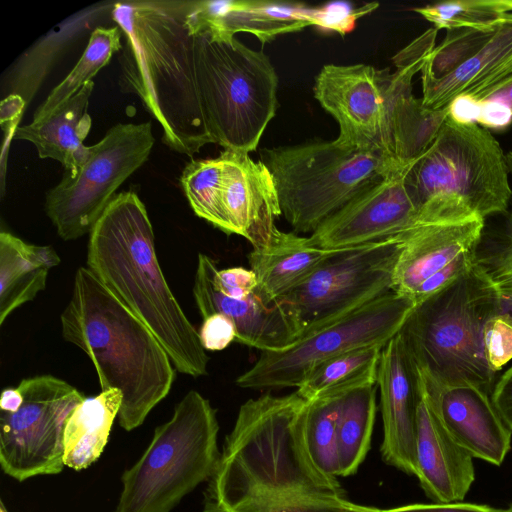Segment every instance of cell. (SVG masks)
<instances>
[{
    "mask_svg": "<svg viewBox=\"0 0 512 512\" xmlns=\"http://www.w3.org/2000/svg\"><path fill=\"white\" fill-rule=\"evenodd\" d=\"M308 401L297 391L249 399L239 408L204 492V512H234L260 497H345L337 477L314 463L305 437Z\"/></svg>",
    "mask_w": 512,
    "mask_h": 512,
    "instance_id": "6da1fadb",
    "label": "cell"
},
{
    "mask_svg": "<svg viewBox=\"0 0 512 512\" xmlns=\"http://www.w3.org/2000/svg\"><path fill=\"white\" fill-rule=\"evenodd\" d=\"M189 3H117L112 19L125 38L119 56L122 91L139 97L170 149L192 157L214 140L198 90L194 37L186 24Z\"/></svg>",
    "mask_w": 512,
    "mask_h": 512,
    "instance_id": "7a4b0ae2",
    "label": "cell"
},
{
    "mask_svg": "<svg viewBox=\"0 0 512 512\" xmlns=\"http://www.w3.org/2000/svg\"><path fill=\"white\" fill-rule=\"evenodd\" d=\"M86 263L151 330L178 372L207 375L206 350L164 277L151 221L135 192L116 194L98 218L89 233Z\"/></svg>",
    "mask_w": 512,
    "mask_h": 512,
    "instance_id": "3957f363",
    "label": "cell"
},
{
    "mask_svg": "<svg viewBox=\"0 0 512 512\" xmlns=\"http://www.w3.org/2000/svg\"><path fill=\"white\" fill-rule=\"evenodd\" d=\"M60 320L63 338L92 361L101 391H120L119 425L126 431L139 427L176 377L164 347L85 267L76 271Z\"/></svg>",
    "mask_w": 512,
    "mask_h": 512,
    "instance_id": "277c9868",
    "label": "cell"
},
{
    "mask_svg": "<svg viewBox=\"0 0 512 512\" xmlns=\"http://www.w3.org/2000/svg\"><path fill=\"white\" fill-rule=\"evenodd\" d=\"M499 313L496 291L476 263L414 307L399 331L420 374L442 386L473 385L492 394L484 327Z\"/></svg>",
    "mask_w": 512,
    "mask_h": 512,
    "instance_id": "5b68a950",
    "label": "cell"
},
{
    "mask_svg": "<svg viewBox=\"0 0 512 512\" xmlns=\"http://www.w3.org/2000/svg\"><path fill=\"white\" fill-rule=\"evenodd\" d=\"M281 215L295 233H313L353 198L404 169L376 146L314 141L263 149Z\"/></svg>",
    "mask_w": 512,
    "mask_h": 512,
    "instance_id": "8992f818",
    "label": "cell"
},
{
    "mask_svg": "<svg viewBox=\"0 0 512 512\" xmlns=\"http://www.w3.org/2000/svg\"><path fill=\"white\" fill-rule=\"evenodd\" d=\"M216 410L190 390L171 419L156 427L140 459L121 476L122 491L113 512H171L218 464Z\"/></svg>",
    "mask_w": 512,
    "mask_h": 512,
    "instance_id": "52a82bcc",
    "label": "cell"
},
{
    "mask_svg": "<svg viewBox=\"0 0 512 512\" xmlns=\"http://www.w3.org/2000/svg\"><path fill=\"white\" fill-rule=\"evenodd\" d=\"M199 95L214 143L256 150L276 114L278 76L269 58L234 37L195 35Z\"/></svg>",
    "mask_w": 512,
    "mask_h": 512,
    "instance_id": "ba28073f",
    "label": "cell"
},
{
    "mask_svg": "<svg viewBox=\"0 0 512 512\" xmlns=\"http://www.w3.org/2000/svg\"><path fill=\"white\" fill-rule=\"evenodd\" d=\"M509 175L506 153L491 132L449 115L431 145L408 167L405 184L418 210L449 199L485 219L507 211Z\"/></svg>",
    "mask_w": 512,
    "mask_h": 512,
    "instance_id": "9c48e42d",
    "label": "cell"
},
{
    "mask_svg": "<svg viewBox=\"0 0 512 512\" xmlns=\"http://www.w3.org/2000/svg\"><path fill=\"white\" fill-rule=\"evenodd\" d=\"M194 213L227 235L246 238L253 249L266 247L281 215L273 177L262 160L224 149L216 158L191 160L180 177Z\"/></svg>",
    "mask_w": 512,
    "mask_h": 512,
    "instance_id": "30bf717a",
    "label": "cell"
},
{
    "mask_svg": "<svg viewBox=\"0 0 512 512\" xmlns=\"http://www.w3.org/2000/svg\"><path fill=\"white\" fill-rule=\"evenodd\" d=\"M416 305L390 291L321 326L306 330L281 351L261 352L235 383L252 390L298 387L325 361L371 345H386L403 327Z\"/></svg>",
    "mask_w": 512,
    "mask_h": 512,
    "instance_id": "8fae6325",
    "label": "cell"
},
{
    "mask_svg": "<svg viewBox=\"0 0 512 512\" xmlns=\"http://www.w3.org/2000/svg\"><path fill=\"white\" fill-rule=\"evenodd\" d=\"M154 145L150 122L119 123L89 147L75 173L46 193L45 211L65 241L90 233L116 190L147 160Z\"/></svg>",
    "mask_w": 512,
    "mask_h": 512,
    "instance_id": "7c38bea8",
    "label": "cell"
},
{
    "mask_svg": "<svg viewBox=\"0 0 512 512\" xmlns=\"http://www.w3.org/2000/svg\"><path fill=\"white\" fill-rule=\"evenodd\" d=\"M17 387L22 394L20 406L0 414L1 468L19 482L59 474L65 466L67 420L86 397L52 375L25 378Z\"/></svg>",
    "mask_w": 512,
    "mask_h": 512,
    "instance_id": "4fadbf2b",
    "label": "cell"
},
{
    "mask_svg": "<svg viewBox=\"0 0 512 512\" xmlns=\"http://www.w3.org/2000/svg\"><path fill=\"white\" fill-rule=\"evenodd\" d=\"M403 234L333 250L300 285L281 297L306 330L326 324L390 291Z\"/></svg>",
    "mask_w": 512,
    "mask_h": 512,
    "instance_id": "5bb4252c",
    "label": "cell"
},
{
    "mask_svg": "<svg viewBox=\"0 0 512 512\" xmlns=\"http://www.w3.org/2000/svg\"><path fill=\"white\" fill-rule=\"evenodd\" d=\"M484 219L419 225L403 233L392 291L415 305L453 283L474 266Z\"/></svg>",
    "mask_w": 512,
    "mask_h": 512,
    "instance_id": "9a60e30c",
    "label": "cell"
},
{
    "mask_svg": "<svg viewBox=\"0 0 512 512\" xmlns=\"http://www.w3.org/2000/svg\"><path fill=\"white\" fill-rule=\"evenodd\" d=\"M437 29L430 28L395 57L396 70H384L385 124L380 148L395 163L408 167L436 138L449 107L432 110L412 93L413 76L435 47Z\"/></svg>",
    "mask_w": 512,
    "mask_h": 512,
    "instance_id": "2e32d148",
    "label": "cell"
},
{
    "mask_svg": "<svg viewBox=\"0 0 512 512\" xmlns=\"http://www.w3.org/2000/svg\"><path fill=\"white\" fill-rule=\"evenodd\" d=\"M408 167L392 172L353 198L311 233L309 242L320 249L339 250L381 241L419 226V210L405 184Z\"/></svg>",
    "mask_w": 512,
    "mask_h": 512,
    "instance_id": "e0dca14e",
    "label": "cell"
},
{
    "mask_svg": "<svg viewBox=\"0 0 512 512\" xmlns=\"http://www.w3.org/2000/svg\"><path fill=\"white\" fill-rule=\"evenodd\" d=\"M384 70L366 64L324 65L314 97L339 125L338 141L379 147L385 124Z\"/></svg>",
    "mask_w": 512,
    "mask_h": 512,
    "instance_id": "ac0fdd59",
    "label": "cell"
},
{
    "mask_svg": "<svg viewBox=\"0 0 512 512\" xmlns=\"http://www.w3.org/2000/svg\"><path fill=\"white\" fill-rule=\"evenodd\" d=\"M214 260L199 253L193 296L202 318L222 314L236 328V342L265 351H281L296 342L306 331L302 321L283 303L266 302L256 291L243 299L219 292L212 282Z\"/></svg>",
    "mask_w": 512,
    "mask_h": 512,
    "instance_id": "d6986e66",
    "label": "cell"
},
{
    "mask_svg": "<svg viewBox=\"0 0 512 512\" xmlns=\"http://www.w3.org/2000/svg\"><path fill=\"white\" fill-rule=\"evenodd\" d=\"M383 419L384 462L416 476V421L420 376L401 334L382 348L377 372Z\"/></svg>",
    "mask_w": 512,
    "mask_h": 512,
    "instance_id": "ffe728a7",
    "label": "cell"
},
{
    "mask_svg": "<svg viewBox=\"0 0 512 512\" xmlns=\"http://www.w3.org/2000/svg\"><path fill=\"white\" fill-rule=\"evenodd\" d=\"M419 375L433 411L449 434L473 458L501 465L511 447L512 431L492 394L473 385H438Z\"/></svg>",
    "mask_w": 512,
    "mask_h": 512,
    "instance_id": "44dd1931",
    "label": "cell"
},
{
    "mask_svg": "<svg viewBox=\"0 0 512 512\" xmlns=\"http://www.w3.org/2000/svg\"><path fill=\"white\" fill-rule=\"evenodd\" d=\"M314 8L299 3L258 0L190 1L186 24L192 36L255 35L262 43L276 36L314 26Z\"/></svg>",
    "mask_w": 512,
    "mask_h": 512,
    "instance_id": "7402d4cb",
    "label": "cell"
},
{
    "mask_svg": "<svg viewBox=\"0 0 512 512\" xmlns=\"http://www.w3.org/2000/svg\"><path fill=\"white\" fill-rule=\"evenodd\" d=\"M416 476L427 497L435 503L462 501L475 479L473 456L442 425L421 381L416 421Z\"/></svg>",
    "mask_w": 512,
    "mask_h": 512,
    "instance_id": "603a6c76",
    "label": "cell"
},
{
    "mask_svg": "<svg viewBox=\"0 0 512 512\" xmlns=\"http://www.w3.org/2000/svg\"><path fill=\"white\" fill-rule=\"evenodd\" d=\"M512 75V13L489 41L467 62L441 78L421 76L422 102L432 110L447 108L459 98L476 103Z\"/></svg>",
    "mask_w": 512,
    "mask_h": 512,
    "instance_id": "cb8c5ba5",
    "label": "cell"
},
{
    "mask_svg": "<svg viewBox=\"0 0 512 512\" xmlns=\"http://www.w3.org/2000/svg\"><path fill=\"white\" fill-rule=\"evenodd\" d=\"M93 88L91 81L46 118L18 126L14 138L31 142L40 158L57 160L66 172L75 173L89 153L83 141L92 123L87 108Z\"/></svg>",
    "mask_w": 512,
    "mask_h": 512,
    "instance_id": "d4e9b609",
    "label": "cell"
},
{
    "mask_svg": "<svg viewBox=\"0 0 512 512\" xmlns=\"http://www.w3.org/2000/svg\"><path fill=\"white\" fill-rule=\"evenodd\" d=\"M333 250L313 246L308 237L277 230L271 242L248 255L257 277L256 292L273 303L304 282Z\"/></svg>",
    "mask_w": 512,
    "mask_h": 512,
    "instance_id": "484cf974",
    "label": "cell"
},
{
    "mask_svg": "<svg viewBox=\"0 0 512 512\" xmlns=\"http://www.w3.org/2000/svg\"><path fill=\"white\" fill-rule=\"evenodd\" d=\"M51 246L30 244L0 233V325L46 287L49 271L60 263Z\"/></svg>",
    "mask_w": 512,
    "mask_h": 512,
    "instance_id": "4316f807",
    "label": "cell"
},
{
    "mask_svg": "<svg viewBox=\"0 0 512 512\" xmlns=\"http://www.w3.org/2000/svg\"><path fill=\"white\" fill-rule=\"evenodd\" d=\"M122 402L116 389L85 398L69 416L64 431V465L80 471L99 459Z\"/></svg>",
    "mask_w": 512,
    "mask_h": 512,
    "instance_id": "83f0119b",
    "label": "cell"
},
{
    "mask_svg": "<svg viewBox=\"0 0 512 512\" xmlns=\"http://www.w3.org/2000/svg\"><path fill=\"white\" fill-rule=\"evenodd\" d=\"M385 346V345H384ZM383 345L357 348L320 364L297 387L307 401L340 397L359 387L377 384Z\"/></svg>",
    "mask_w": 512,
    "mask_h": 512,
    "instance_id": "f1b7e54d",
    "label": "cell"
},
{
    "mask_svg": "<svg viewBox=\"0 0 512 512\" xmlns=\"http://www.w3.org/2000/svg\"><path fill=\"white\" fill-rule=\"evenodd\" d=\"M376 416V384L354 389L342 397L338 423L340 476L355 474L371 446Z\"/></svg>",
    "mask_w": 512,
    "mask_h": 512,
    "instance_id": "f546056e",
    "label": "cell"
},
{
    "mask_svg": "<svg viewBox=\"0 0 512 512\" xmlns=\"http://www.w3.org/2000/svg\"><path fill=\"white\" fill-rule=\"evenodd\" d=\"M121 30L118 26L97 27L71 72L48 95L34 113L33 121L49 116L59 106L73 97L85 84L108 64L114 53L122 49Z\"/></svg>",
    "mask_w": 512,
    "mask_h": 512,
    "instance_id": "4dcf8cb0",
    "label": "cell"
},
{
    "mask_svg": "<svg viewBox=\"0 0 512 512\" xmlns=\"http://www.w3.org/2000/svg\"><path fill=\"white\" fill-rule=\"evenodd\" d=\"M342 397L308 401L305 437L310 455L324 473L339 477L338 423Z\"/></svg>",
    "mask_w": 512,
    "mask_h": 512,
    "instance_id": "1f68e13d",
    "label": "cell"
},
{
    "mask_svg": "<svg viewBox=\"0 0 512 512\" xmlns=\"http://www.w3.org/2000/svg\"><path fill=\"white\" fill-rule=\"evenodd\" d=\"M439 29L497 27L512 13V0H454L414 8Z\"/></svg>",
    "mask_w": 512,
    "mask_h": 512,
    "instance_id": "d6a6232c",
    "label": "cell"
},
{
    "mask_svg": "<svg viewBox=\"0 0 512 512\" xmlns=\"http://www.w3.org/2000/svg\"><path fill=\"white\" fill-rule=\"evenodd\" d=\"M498 26L447 30L442 42L427 55L421 76L441 78L449 75L473 57L489 41Z\"/></svg>",
    "mask_w": 512,
    "mask_h": 512,
    "instance_id": "836d02e7",
    "label": "cell"
},
{
    "mask_svg": "<svg viewBox=\"0 0 512 512\" xmlns=\"http://www.w3.org/2000/svg\"><path fill=\"white\" fill-rule=\"evenodd\" d=\"M475 261L496 291L499 314L512 321V240L504 236L488 248L479 246Z\"/></svg>",
    "mask_w": 512,
    "mask_h": 512,
    "instance_id": "e575fe53",
    "label": "cell"
},
{
    "mask_svg": "<svg viewBox=\"0 0 512 512\" xmlns=\"http://www.w3.org/2000/svg\"><path fill=\"white\" fill-rule=\"evenodd\" d=\"M351 503L335 495L266 496L251 500L234 512H346Z\"/></svg>",
    "mask_w": 512,
    "mask_h": 512,
    "instance_id": "d590c367",
    "label": "cell"
},
{
    "mask_svg": "<svg viewBox=\"0 0 512 512\" xmlns=\"http://www.w3.org/2000/svg\"><path fill=\"white\" fill-rule=\"evenodd\" d=\"M485 354L491 369L498 373L512 360V321L495 314L484 327Z\"/></svg>",
    "mask_w": 512,
    "mask_h": 512,
    "instance_id": "8d00e7d4",
    "label": "cell"
},
{
    "mask_svg": "<svg viewBox=\"0 0 512 512\" xmlns=\"http://www.w3.org/2000/svg\"><path fill=\"white\" fill-rule=\"evenodd\" d=\"M377 3L367 4L354 9L348 3H329L320 8H314L313 23L325 31L345 34L353 29L356 20L376 9Z\"/></svg>",
    "mask_w": 512,
    "mask_h": 512,
    "instance_id": "74e56055",
    "label": "cell"
},
{
    "mask_svg": "<svg viewBox=\"0 0 512 512\" xmlns=\"http://www.w3.org/2000/svg\"><path fill=\"white\" fill-rule=\"evenodd\" d=\"M211 277L213 285L219 292L235 299L250 296L258 286L256 274L252 269L241 266L218 269L215 261L212 264Z\"/></svg>",
    "mask_w": 512,
    "mask_h": 512,
    "instance_id": "f35d334b",
    "label": "cell"
},
{
    "mask_svg": "<svg viewBox=\"0 0 512 512\" xmlns=\"http://www.w3.org/2000/svg\"><path fill=\"white\" fill-rule=\"evenodd\" d=\"M202 347L208 351H220L236 341L233 322L222 314H212L203 319L198 331Z\"/></svg>",
    "mask_w": 512,
    "mask_h": 512,
    "instance_id": "ab89813d",
    "label": "cell"
},
{
    "mask_svg": "<svg viewBox=\"0 0 512 512\" xmlns=\"http://www.w3.org/2000/svg\"><path fill=\"white\" fill-rule=\"evenodd\" d=\"M378 512H503L487 505L452 502L431 504H409L390 509H378Z\"/></svg>",
    "mask_w": 512,
    "mask_h": 512,
    "instance_id": "60d3db41",
    "label": "cell"
},
{
    "mask_svg": "<svg viewBox=\"0 0 512 512\" xmlns=\"http://www.w3.org/2000/svg\"><path fill=\"white\" fill-rule=\"evenodd\" d=\"M492 400L506 425L512 431V366L495 383Z\"/></svg>",
    "mask_w": 512,
    "mask_h": 512,
    "instance_id": "b9f144b4",
    "label": "cell"
},
{
    "mask_svg": "<svg viewBox=\"0 0 512 512\" xmlns=\"http://www.w3.org/2000/svg\"><path fill=\"white\" fill-rule=\"evenodd\" d=\"M477 123L484 128H506L512 122V113L504 106L485 102L479 104Z\"/></svg>",
    "mask_w": 512,
    "mask_h": 512,
    "instance_id": "7bdbcfd3",
    "label": "cell"
},
{
    "mask_svg": "<svg viewBox=\"0 0 512 512\" xmlns=\"http://www.w3.org/2000/svg\"><path fill=\"white\" fill-rule=\"evenodd\" d=\"M485 102L500 104L512 113V75L493 87L479 104Z\"/></svg>",
    "mask_w": 512,
    "mask_h": 512,
    "instance_id": "ee69618b",
    "label": "cell"
},
{
    "mask_svg": "<svg viewBox=\"0 0 512 512\" xmlns=\"http://www.w3.org/2000/svg\"><path fill=\"white\" fill-rule=\"evenodd\" d=\"M22 402V394L18 387H7L2 391L0 399L1 411L13 412Z\"/></svg>",
    "mask_w": 512,
    "mask_h": 512,
    "instance_id": "f6af8a7d",
    "label": "cell"
},
{
    "mask_svg": "<svg viewBox=\"0 0 512 512\" xmlns=\"http://www.w3.org/2000/svg\"><path fill=\"white\" fill-rule=\"evenodd\" d=\"M506 157H507L509 173L512 176V151H509L508 153H506ZM504 236H506L507 238L512 240V208H511V211L508 216L507 226H506V231H505Z\"/></svg>",
    "mask_w": 512,
    "mask_h": 512,
    "instance_id": "bcb514c9",
    "label": "cell"
},
{
    "mask_svg": "<svg viewBox=\"0 0 512 512\" xmlns=\"http://www.w3.org/2000/svg\"><path fill=\"white\" fill-rule=\"evenodd\" d=\"M346 512H378V509L351 503Z\"/></svg>",
    "mask_w": 512,
    "mask_h": 512,
    "instance_id": "7dc6e473",
    "label": "cell"
},
{
    "mask_svg": "<svg viewBox=\"0 0 512 512\" xmlns=\"http://www.w3.org/2000/svg\"><path fill=\"white\" fill-rule=\"evenodd\" d=\"M0 512H8L4 502L2 500L0 501Z\"/></svg>",
    "mask_w": 512,
    "mask_h": 512,
    "instance_id": "c3c4849f",
    "label": "cell"
},
{
    "mask_svg": "<svg viewBox=\"0 0 512 512\" xmlns=\"http://www.w3.org/2000/svg\"><path fill=\"white\" fill-rule=\"evenodd\" d=\"M503 512H512V504L506 510H503Z\"/></svg>",
    "mask_w": 512,
    "mask_h": 512,
    "instance_id": "681fc988",
    "label": "cell"
}]
</instances>
